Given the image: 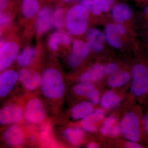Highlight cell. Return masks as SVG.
I'll return each mask as SVG.
<instances>
[{
  "mask_svg": "<svg viewBox=\"0 0 148 148\" xmlns=\"http://www.w3.org/2000/svg\"><path fill=\"white\" fill-rule=\"evenodd\" d=\"M148 2V0H147Z\"/></svg>",
  "mask_w": 148,
  "mask_h": 148,
  "instance_id": "60d3db41",
  "label": "cell"
},
{
  "mask_svg": "<svg viewBox=\"0 0 148 148\" xmlns=\"http://www.w3.org/2000/svg\"><path fill=\"white\" fill-rule=\"evenodd\" d=\"M126 32L125 27L121 24H108L106 27V38L110 45L117 49L123 46L121 37Z\"/></svg>",
  "mask_w": 148,
  "mask_h": 148,
  "instance_id": "8fae6325",
  "label": "cell"
},
{
  "mask_svg": "<svg viewBox=\"0 0 148 148\" xmlns=\"http://www.w3.org/2000/svg\"><path fill=\"white\" fill-rule=\"evenodd\" d=\"M83 129L84 131L89 132H96L97 130V127L96 123H87L82 125Z\"/></svg>",
  "mask_w": 148,
  "mask_h": 148,
  "instance_id": "d6a6232c",
  "label": "cell"
},
{
  "mask_svg": "<svg viewBox=\"0 0 148 148\" xmlns=\"http://www.w3.org/2000/svg\"><path fill=\"white\" fill-rule=\"evenodd\" d=\"M38 53V49L37 47H27L18 54L16 59V63L20 67H29L34 62Z\"/></svg>",
  "mask_w": 148,
  "mask_h": 148,
  "instance_id": "2e32d148",
  "label": "cell"
},
{
  "mask_svg": "<svg viewBox=\"0 0 148 148\" xmlns=\"http://www.w3.org/2000/svg\"><path fill=\"white\" fill-rule=\"evenodd\" d=\"M86 98L93 105H97L101 101L100 91L98 89L94 88L89 92Z\"/></svg>",
  "mask_w": 148,
  "mask_h": 148,
  "instance_id": "f1b7e54d",
  "label": "cell"
},
{
  "mask_svg": "<svg viewBox=\"0 0 148 148\" xmlns=\"http://www.w3.org/2000/svg\"><path fill=\"white\" fill-rule=\"evenodd\" d=\"M23 111L19 105L10 103L6 105L0 111V123L8 125L20 121L23 116Z\"/></svg>",
  "mask_w": 148,
  "mask_h": 148,
  "instance_id": "ba28073f",
  "label": "cell"
},
{
  "mask_svg": "<svg viewBox=\"0 0 148 148\" xmlns=\"http://www.w3.org/2000/svg\"><path fill=\"white\" fill-rule=\"evenodd\" d=\"M93 117L96 123L102 121L105 118L106 113L104 109L98 108L92 112Z\"/></svg>",
  "mask_w": 148,
  "mask_h": 148,
  "instance_id": "1f68e13d",
  "label": "cell"
},
{
  "mask_svg": "<svg viewBox=\"0 0 148 148\" xmlns=\"http://www.w3.org/2000/svg\"><path fill=\"white\" fill-rule=\"evenodd\" d=\"M94 111V105L90 101H82L72 108L70 114L74 120L82 119Z\"/></svg>",
  "mask_w": 148,
  "mask_h": 148,
  "instance_id": "e0dca14e",
  "label": "cell"
},
{
  "mask_svg": "<svg viewBox=\"0 0 148 148\" xmlns=\"http://www.w3.org/2000/svg\"><path fill=\"white\" fill-rule=\"evenodd\" d=\"M81 4L94 14L97 15L101 14V11L97 7L93 0H82Z\"/></svg>",
  "mask_w": 148,
  "mask_h": 148,
  "instance_id": "4316f807",
  "label": "cell"
},
{
  "mask_svg": "<svg viewBox=\"0 0 148 148\" xmlns=\"http://www.w3.org/2000/svg\"><path fill=\"white\" fill-rule=\"evenodd\" d=\"M23 115L28 122L34 124L43 121L46 116V111L43 103L38 98L30 99L25 107Z\"/></svg>",
  "mask_w": 148,
  "mask_h": 148,
  "instance_id": "8992f818",
  "label": "cell"
},
{
  "mask_svg": "<svg viewBox=\"0 0 148 148\" xmlns=\"http://www.w3.org/2000/svg\"><path fill=\"white\" fill-rule=\"evenodd\" d=\"M116 118L114 116L109 117L105 120L100 128V132L103 135H109L114 126L117 124Z\"/></svg>",
  "mask_w": 148,
  "mask_h": 148,
  "instance_id": "484cf974",
  "label": "cell"
},
{
  "mask_svg": "<svg viewBox=\"0 0 148 148\" xmlns=\"http://www.w3.org/2000/svg\"><path fill=\"white\" fill-rule=\"evenodd\" d=\"M84 130L78 127H68L64 130L63 135L72 145L77 146L80 145L84 140Z\"/></svg>",
  "mask_w": 148,
  "mask_h": 148,
  "instance_id": "ffe728a7",
  "label": "cell"
},
{
  "mask_svg": "<svg viewBox=\"0 0 148 148\" xmlns=\"http://www.w3.org/2000/svg\"><path fill=\"white\" fill-rule=\"evenodd\" d=\"M19 78L18 73L12 69L6 70L0 76V97L4 98L15 86Z\"/></svg>",
  "mask_w": 148,
  "mask_h": 148,
  "instance_id": "30bf717a",
  "label": "cell"
},
{
  "mask_svg": "<svg viewBox=\"0 0 148 148\" xmlns=\"http://www.w3.org/2000/svg\"><path fill=\"white\" fill-rule=\"evenodd\" d=\"M112 14L114 20L119 23L129 20L132 15L131 8L124 4H119L114 6L112 10Z\"/></svg>",
  "mask_w": 148,
  "mask_h": 148,
  "instance_id": "44dd1931",
  "label": "cell"
},
{
  "mask_svg": "<svg viewBox=\"0 0 148 148\" xmlns=\"http://www.w3.org/2000/svg\"><path fill=\"white\" fill-rule=\"evenodd\" d=\"M95 88L93 84L81 82L73 87V91L77 96L87 97L89 92Z\"/></svg>",
  "mask_w": 148,
  "mask_h": 148,
  "instance_id": "d4e9b609",
  "label": "cell"
},
{
  "mask_svg": "<svg viewBox=\"0 0 148 148\" xmlns=\"http://www.w3.org/2000/svg\"><path fill=\"white\" fill-rule=\"evenodd\" d=\"M41 89L45 97L51 100H58L65 94V85L61 72L55 68L45 70L40 84Z\"/></svg>",
  "mask_w": 148,
  "mask_h": 148,
  "instance_id": "7a4b0ae2",
  "label": "cell"
},
{
  "mask_svg": "<svg viewBox=\"0 0 148 148\" xmlns=\"http://www.w3.org/2000/svg\"><path fill=\"white\" fill-rule=\"evenodd\" d=\"M121 101L120 95L110 90L107 91L102 95L100 103L103 109L109 110L116 107Z\"/></svg>",
  "mask_w": 148,
  "mask_h": 148,
  "instance_id": "7402d4cb",
  "label": "cell"
},
{
  "mask_svg": "<svg viewBox=\"0 0 148 148\" xmlns=\"http://www.w3.org/2000/svg\"><path fill=\"white\" fill-rule=\"evenodd\" d=\"M36 21V31L38 36H41L50 29L51 27V14L50 8H43L39 12Z\"/></svg>",
  "mask_w": 148,
  "mask_h": 148,
  "instance_id": "5bb4252c",
  "label": "cell"
},
{
  "mask_svg": "<svg viewBox=\"0 0 148 148\" xmlns=\"http://www.w3.org/2000/svg\"><path fill=\"white\" fill-rule=\"evenodd\" d=\"M131 91L135 97L144 101L148 96V64H136L132 72Z\"/></svg>",
  "mask_w": 148,
  "mask_h": 148,
  "instance_id": "277c9868",
  "label": "cell"
},
{
  "mask_svg": "<svg viewBox=\"0 0 148 148\" xmlns=\"http://www.w3.org/2000/svg\"><path fill=\"white\" fill-rule=\"evenodd\" d=\"M3 138L7 145L13 147H20L24 142L23 132L17 125H12L6 129L3 134Z\"/></svg>",
  "mask_w": 148,
  "mask_h": 148,
  "instance_id": "7c38bea8",
  "label": "cell"
},
{
  "mask_svg": "<svg viewBox=\"0 0 148 148\" xmlns=\"http://www.w3.org/2000/svg\"><path fill=\"white\" fill-rule=\"evenodd\" d=\"M19 81L22 86L28 91L36 89L41 82L42 77L38 72L32 69L24 68L18 73Z\"/></svg>",
  "mask_w": 148,
  "mask_h": 148,
  "instance_id": "9c48e42d",
  "label": "cell"
},
{
  "mask_svg": "<svg viewBox=\"0 0 148 148\" xmlns=\"http://www.w3.org/2000/svg\"><path fill=\"white\" fill-rule=\"evenodd\" d=\"M145 146L140 144V143L137 142H132L127 141L125 145V148H144Z\"/></svg>",
  "mask_w": 148,
  "mask_h": 148,
  "instance_id": "e575fe53",
  "label": "cell"
},
{
  "mask_svg": "<svg viewBox=\"0 0 148 148\" xmlns=\"http://www.w3.org/2000/svg\"><path fill=\"white\" fill-rule=\"evenodd\" d=\"M106 37L104 33L99 29L94 28L89 29L86 36L88 45L92 51H101L104 48Z\"/></svg>",
  "mask_w": 148,
  "mask_h": 148,
  "instance_id": "4fadbf2b",
  "label": "cell"
},
{
  "mask_svg": "<svg viewBox=\"0 0 148 148\" xmlns=\"http://www.w3.org/2000/svg\"><path fill=\"white\" fill-rule=\"evenodd\" d=\"M66 15L63 9L55 10L51 16V22L53 27L58 30L64 29L66 26Z\"/></svg>",
  "mask_w": 148,
  "mask_h": 148,
  "instance_id": "cb8c5ba5",
  "label": "cell"
},
{
  "mask_svg": "<svg viewBox=\"0 0 148 148\" xmlns=\"http://www.w3.org/2000/svg\"><path fill=\"white\" fill-rule=\"evenodd\" d=\"M40 4L38 0H23L21 4V15L26 20L34 19L39 12Z\"/></svg>",
  "mask_w": 148,
  "mask_h": 148,
  "instance_id": "d6986e66",
  "label": "cell"
},
{
  "mask_svg": "<svg viewBox=\"0 0 148 148\" xmlns=\"http://www.w3.org/2000/svg\"><path fill=\"white\" fill-rule=\"evenodd\" d=\"M143 114L140 109L127 112L122 119L121 133L127 141L140 143L147 140L143 125Z\"/></svg>",
  "mask_w": 148,
  "mask_h": 148,
  "instance_id": "6da1fadb",
  "label": "cell"
},
{
  "mask_svg": "<svg viewBox=\"0 0 148 148\" xmlns=\"http://www.w3.org/2000/svg\"><path fill=\"white\" fill-rule=\"evenodd\" d=\"M145 14L146 18H147V20L148 24V5L147 6L145 9Z\"/></svg>",
  "mask_w": 148,
  "mask_h": 148,
  "instance_id": "f35d334b",
  "label": "cell"
},
{
  "mask_svg": "<svg viewBox=\"0 0 148 148\" xmlns=\"http://www.w3.org/2000/svg\"><path fill=\"white\" fill-rule=\"evenodd\" d=\"M104 73V67L103 65L95 64L81 75L79 80L81 82L93 84L102 79Z\"/></svg>",
  "mask_w": 148,
  "mask_h": 148,
  "instance_id": "9a60e30c",
  "label": "cell"
},
{
  "mask_svg": "<svg viewBox=\"0 0 148 148\" xmlns=\"http://www.w3.org/2000/svg\"><path fill=\"white\" fill-rule=\"evenodd\" d=\"M8 6V2L7 0H1L0 3V11L1 14L5 12V11Z\"/></svg>",
  "mask_w": 148,
  "mask_h": 148,
  "instance_id": "8d00e7d4",
  "label": "cell"
},
{
  "mask_svg": "<svg viewBox=\"0 0 148 148\" xmlns=\"http://www.w3.org/2000/svg\"><path fill=\"white\" fill-rule=\"evenodd\" d=\"M87 147L89 148H95L98 147V146L96 143H89L87 146Z\"/></svg>",
  "mask_w": 148,
  "mask_h": 148,
  "instance_id": "74e56055",
  "label": "cell"
},
{
  "mask_svg": "<svg viewBox=\"0 0 148 148\" xmlns=\"http://www.w3.org/2000/svg\"><path fill=\"white\" fill-rule=\"evenodd\" d=\"M143 122L145 134L148 141V109L143 115Z\"/></svg>",
  "mask_w": 148,
  "mask_h": 148,
  "instance_id": "836d02e7",
  "label": "cell"
},
{
  "mask_svg": "<svg viewBox=\"0 0 148 148\" xmlns=\"http://www.w3.org/2000/svg\"><path fill=\"white\" fill-rule=\"evenodd\" d=\"M120 71V68L118 64L116 63H110L104 67V72L107 75H113Z\"/></svg>",
  "mask_w": 148,
  "mask_h": 148,
  "instance_id": "f546056e",
  "label": "cell"
},
{
  "mask_svg": "<svg viewBox=\"0 0 148 148\" xmlns=\"http://www.w3.org/2000/svg\"><path fill=\"white\" fill-rule=\"evenodd\" d=\"M89 11L82 5H74L66 15V27L72 34L79 36L86 32L88 27Z\"/></svg>",
  "mask_w": 148,
  "mask_h": 148,
  "instance_id": "3957f363",
  "label": "cell"
},
{
  "mask_svg": "<svg viewBox=\"0 0 148 148\" xmlns=\"http://www.w3.org/2000/svg\"><path fill=\"white\" fill-rule=\"evenodd\" d=\"M121 133L120 126L119 125L116 124L114 126L111 130L109 135L111 137H117Z\"/></svg>",
  "mask_w": 148,
  "mask_h": 148,
  "instance_id": "d590c367",
  "label": "cell"
},
{
  "mask_svg": "<svg viewBox=\"0 0 148 148\" xmlns=\"http://www.w3.org/2000/svg\"><path fill=\"white\" fill-rule=\"evenodd\" d=\"M130 75L125 71H119L110 76L108 79V84L113 88H118L128 82Z\"/></svg>",
  "mask_w": 148,
  "mask_h": 148,
  "instance_id": "603a6c76",
  "label": "cell"
},
{
  "mask_svg": "<svg viewBox=\"0 0 148 148\" xmlns=\"http://www.w3.org/2000/svg\"><path fill=\"white\" fill-rule=\"evenodd\" d=\"M20 47L15 40L2 41L0 49V71L7 70L16 60L19 54Z\"/></svg>",
  "mask_w": 148,
  "mask_h": 148,
  "instance_id": "5b68a950",
  "label": "cell"
},
{
  "mask_svg": "<svg viewBox=\"0 0 148 148\" xmlns=\"http://www.w3.org/2000/svg\"><path fill=\"white\" fill-rule=\"evenodd\" d=\"M63 1L68 2L71 1H73V0H62Z\"/></svg>",
  "mask_w": 148,
  "mask_h": 148,
  "instance_id": "ab89813d",
  "label": "cell"
},
{
  "mask_svg": "<svg viewBox=\"0 0 148 148\" xmlns=\"http://www.w3.org/2000/svg\"><path fill=\"white\" fill-rule=\"evenodd\" d=\"M90 49L87 44L82 40H77L73 43L71 52L68 59L70 67H79L89 54Z\"/></svg>",
  "mask_w": 148,
  "mask_h": 148,
  "instance_id": "52a82bcc",
  "label": "cell"
},
{
  "mask_svg": "<svg viewBox=\"0 0 148 148\" xmlns=\"http://www.w3.org/2000/svg\"><path fill=\"white\" fill-rule=\"evenodd\" d=\"M12 16L10 13L8 12H4L2 14H1V28L5 27L9 24L11 21Z\"/></svg>",
  "mask_w": 148,
  "mask_h": 148,
  "instance_id": "4dcf8cb0",
  "label": "cell"
},
{
  "mask_svg": "<svg viewBox=\"0 0 148 148\" xmlns=\"http://www.w3.org/2000/svg\"><path fill=\"white\" fill-rule=\"evenodd\" d=\"M71 42V38L67 33L63 30H58L51 35L48 40V45L51 50L56 51L59 46H68Z\"/></svg>",
  "mask_w": 148,
  "mask_h": 148,
  "instance_id": "ac0fdd59",
  "label": "cell"
},
{
  "mask_svg": "<svg viewBox=\"0 0 148 148\" xmlns=\"http://www.w3.org/2000/svg\"><path fill=\"white\" fill-rule=\"evenodd\" d=\"M95 4L101 11L107 12L114 0H93Z\"/></svg>",
  "mask_w": 148,
  "mask_h": 148,
  "instance_id": "83f0119b",
  "label": "cell"
}]
</instances>
